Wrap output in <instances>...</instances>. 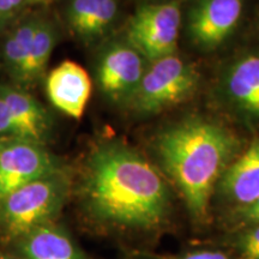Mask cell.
<instances>
[{
    "mask_svg": "<svg viewBox=\"0 0 259 259\" xmlns=\"http://www.w3.org/2000/svg\"><path fill=\"white\" fill-rule=\"evenodd\" d=\"M239 218L248 225H255L259 223V198L252 203L251 205L246 206L244 209L238 210Z\"/></svg>",
    "mask_w": 259,
    "mask_h": 259,
    "instance_id": "cell-20",
    "label": "cell"
},
{
    "mask_svg": "<svg viewBox=\"0 0 259 259\" xmlns=\"http://www.w3.org/2000/svg\"><path fill=\"white\" fill-rule=\"evenodd\" d=\"M56 42L57 34L52 24L38 19L30 48L16 82L21 85L29 87L41 79L46 71L52 52L56 47Z\"/></svg>",
    "mask_w": 259,
    "mask_h": 259,
    "instance_id": "cell-15",
    "label": "cell"
},
{
    "mask_svg": "<svg viewBox=\"0 0 259 259\" xmlns=\"http://www.w3.org/2000/svg\"><path fill=\"white\" fill-rule=\"evenodd\" d=\"M145 58L130 44H114L100 57L97 64L99 87L109 100L130 101L147 70Z\"/></svg>",
    "mask_w": 259,
    "mask_h": 259,
    "instance_id": "cell-8",
    "label": "cell"
},
{
    "mask_svg": "<svg viewBox=\"0 0 259 259\" xmlns=\"http://www.w3.org/2000/svg\"><path fill=\"white\" fill-rule=\"evenodd\" d=\"M70 191V174L63 167L6 196L0 202V245L6 246L24 233L56 221Z\"/></svg>",
    "mask_w": 259,
    "mask_h": 259,
    "instance_id": "cell-3",
    "label": "cell"
},
{
    "mask_svg": "<svg viewBox=\"0 0 259 259\" xmlns=\"http://www.w3.org/2000/svg\"><path fill=\"white\" fill-rule=\"evenodd\" d=\"M176 259H232L228 254L221 251L215 250H198L191 251L180 255Z\"/></svg>",
    "mask_w": 259,
    "mask_h": 259,
    "instance_id": "cell-19",
    "label": "cell"
},
{
    "mask_svg": "<svg viewBox=\"0 0 259 259\" xmlns=\"http://www.w3.org/2000/svg\"><path fill=\"white\" fill-rule=\"evenodd\" d=\"M198 84L193 65L171 54L151 61L130 102L139 113L157 114L192 96Z\"/></svg>",
    "mask_w": 259,
    "mask_h": 259,
    "instance_id": "cell-4",
    "label": "cell"
},
{
    "mask_svg": "<svg viewBox=\"0 0 259 259\" xmlns=\"http://www.w3.org/2000/svg\"><path fill=\"white\" fill-rule=\"evenodd\" d=\"M227 97L238 111L259 119V54L239 58L227 71Z\"/></svg>",
    "mask_w": 259,
    "mask_h": 259,
    "instance_id": "cell-13",
    "label": "cell"
},
{
    "mask_svg": "<svg viewBox=\"0 0 259 259\" xmlns=\"http://www.w3.org/2000/svg\"><path fill=\"white\" fill-rule=\"evenodd\" d=\"M25 4V0H0V24L10 21Z\"/></svg>",
    "mask_w": 259,
    "mask_h": 259,
    "instance_id": "cell-18",
    "label": "cell"
},
{
    "mask_svg": "<svg viewBox=\"0 0 259 259\" xmlns=\"http://www.w3.org/2000/svg\"><path fill=\"white\" fill-rule=\"evenodd\" d=\"M156 149L191 216L197 221L205 220L213 190L240 154V141L218 122L192 116L160 134Z\"/></svg>",
    "mask_w": 259,
    "mask_h": 259,
    "instance_id": "cell-2",
    "label": "cell"
},
{
    "mask_svg": "<svg viewBox=\"0 0 259 259\" xmlns=\"http://www.w3.org/2000/svg\"><path fill=\"white\" fill-rule=\"evenodd\" d=\"M27 4H42V3H46L48 0H25Z\"/></svg>",
    "mask_w": 259,
    "mask_h": 259,
    "instance_id": "cell-22",
    "label": "cell"
},
{
    "mask_svg": "<svg viewBox=\"0 0 259 259\" xmlns=\"http://www.w3.org/2000/svg\"><path fill=\"white\" fill-rule=\"evenodd\" d=\"M118 15L116 0H71L69 24L77 36L90 42L108 31Z\"/></svg>",
    "mask_w": 259,
    "mask_h": 259,
    "instance_id": "cell-14",
    "label": "cell"
},
{
    "mask_svg": "<svg viewBox=\"0 0 259 259\" xmlns=\"http://www.w3.org/2000/svg\"><path fill=\"white\" fill-rule=\"evenodd\" d=\"M78 197L87 219L106 228L156 229L170 208L169 190L160 171L119 143L99 145L90 153Z\"/></svg>",
    "mask_w": 259,
    "mask_h": 259,
    "instance_id": "cell-1",
    "label": "cell"
},
{
    "mask_svg": "<svg viewBox=\"0 0 259 259\" xmlns=\"http://www.w3.org/2000/svg\"><path fill=\"white\" fill-rule=\"evenodd\" d=\"M37 22L38 19L36 18H30L22 22L21 24L12 29L11 32H9L3 44V63L10 76L15 80L17 79L27 58Z\"/></svg>",
    "mask_w": 259,
    "mask_h": 259,
    "instance_id": "cell-16",
    "label": "cell"
},
{
    "mask_svg": "<svg viewBox=\"0 0 259 259\" xmlns=\"http://www.w3.org/2000/svg\"><path fill=\"white\" fill-rule=\"evenodd\" d=\"M180 27V0L142 5L128 22V44L145 59H161L176 54Z\"/></svg>",
    "mask_w": 259,
    "mask_h": 259,
    "instance_id": "cell-5",
    "label": "cell"
},
{
    "mask_svg": "<svg viewBox=\"0 0 259 259\" xmlns=\"http://www.w3.org/2000/svg\"><path fill=\"white\" fill-rule=\"evenodd\" d=\"M219 189L236 210L259 198V137L233 160L219 181Z\"/></svg>",
    "mask_w": 259,
    "mask_h": 259,
    "instance_id": "cell-12",
    "label": "cell"
},
{
    "mask_svg": "<svg viewBox=\"0 0 259 259\" xmlns=\"http://www.w3.org/2000/svg\"><path fill=\"white\" fill-rule=\"evenodd\" d=\"M135 259H147V258H135Z\"/></svg>",
    "mask_w": 259,
    "mask_h": 259,
    "instance_id": "cell-23",
    "label": "cell"
},
{
    "mask_svg": "<svg viewBox=\"0 0 259 259\" xmlns=\"http://www.w3.org/2000/svg\"><path fill=\"white\" fill-rule=\"evenodd\" d=\"M242 9V0H198L189 15L191 38L204 50L220 46L238 27Z\"/></svg>",
    "mask_w": 259,
    "mask_h": 259,
    "instance_id": "cell-9",
    "label": "cell"
},
{
    "mask_svg": "<svg viewBox=\"0 0 259 259\" xmlns=\"http://www.w3.org/2000/svg\"><path fill=\"white\" fill-rule=\"evenodd\" d=\"M236 246L241 259H259V223L246 228L239 235Z\"/></svg>",
    "mask_w": 259,
    "mask_h": 259,
    "instance_id": "cell-17",
    "label": "cell"
},
{
    "mask_svg": "<svg viewBox=\"0 0 259 259\" xmlns=\"http://www.w3.org/2000/svg\"><path fill=\"white\" fill-rule=\"evenodd\" d=\"M51 131V116L34 96L17 87L0 85V141L24 139L45 145Z\"/></svg>",
    "mask_w": 259,
    "mask_h": 259,
    "instance_id": "cell-6",
    "label": "cell"
},
{
    "mask_svg": "<svg viewBox=\"0 0 259 259\" xmlns=\"http://www.w3.org/2000/svg\"><path fill=\"white\" fill-rule=\"evenodd\" d=\"M63 168L44 144L24 139L0 141V202L38 178Z\"/></svg>",
    "mask_w": 259,
    "mask_h": 259,
    "instance_id": "cell-7",
    "label": "cell"
},
{
    "mask_svg": "<svg viewBox=\"0 0 259 259\" xmlns=\"http://www.w3.org/2000/svg\"><path fill=\"white\" fill-rule=\"evenodd\" d=\"M47 95L52 105L71 118H82L92 95V80L79 64L65 60L48 74Z\"/></svg>",
    "mask_w": 259,
    "mask_h": 259,
    "instance_id": "cell-11",
    "label": "cell"
},
{
    "mask_svg": "<svg viewBox=\"0 0 259 259\" xmlns=\"http://www.w3.org/2000/svg\"><path fill=\"white\" fill-rule=\"evenodd\" d=\"M4 247L18 259H90L69 231L56 221L24 233Z\"/></svg>",
    "mask_w": 259,
    "mask_h": 259,
    "instance_id": "cell-10",
    "label": "cell"
},
{
    "mask_svg": "<svg viewBox=\"0 0 259 259\" xmlns=\"http://www.w3.org/2000/svg\"><path fill=\"white\" fill-rule=\"evenodd\" d=\"M0 259H18L14 253H11L8 248L0 245Z\"/></svg>",
    "mask_w": 259,
    "mask_h": 259,
    "instance_id": "cell-21",
    "label": "cell"
}]
</instances>
